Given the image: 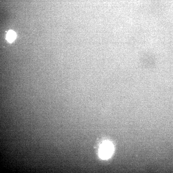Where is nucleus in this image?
<instances>
[{"label":"nucleus","mask_w":173,"mask_h":173,"mask_svg":"<svg viewBox=\"0 0 173 173\" xmlns=\"http://www.w3.org/2000/svg\"><path fill=\"white\" fill-rule=\"evenodd\" d=\"M16 37L15 33L13 31L11 30L9 31L7 34L6 39L10 42H12L15 39Z\"/></svg>","instance_id":"nucleus-2"},{"label":"nucleus","mask_w":173,"mask_h":173,"mask_svg":"<svg viewBox=\"0 0 173 173\" xmlns=\"http://www.w3.org/2000/svg\"><path fill=\"white\" fill-rule=\"evenodd\" d=\"M114 151L113 146L109 142L103 143L99 150L100 157L103 159H107L110 158Z\"/></svg>","instance_id":"nucleus-1"}]
</instances>
